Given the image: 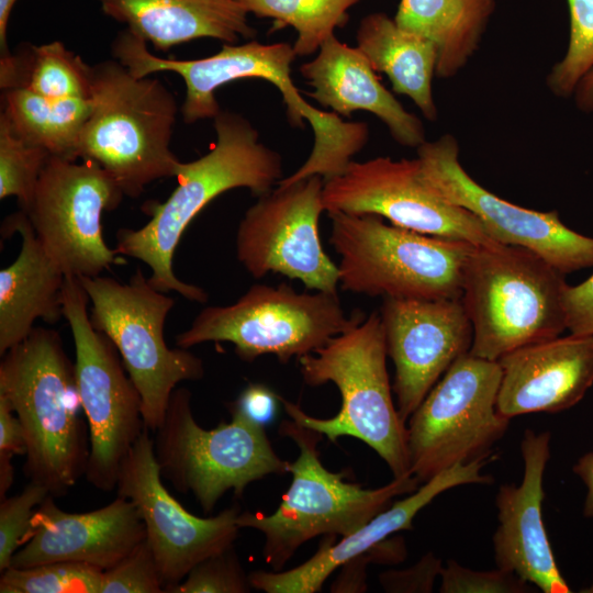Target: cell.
<instances>
[{"mask_svg": "<svg viewBox=\"0 0 593 593\" xmlns=\"http://www.w3.org/2000/svg\"><path fill=\"white\" fill-rule=\"evenodd\" d=\"M213 121V146L195 160L181 161L176 176L178 184L169 198L146 205L150 220L137 230L121 228L116 233L118 254L146 264L154 288L199 303L208 301V293L180 280L172 267L184 230L220 194L246 188L260 197L282 179L280 154L259 141L258 131L246 118L221 110Z\"/></svg>", "mask_w": 593, "mask_h": 593, "instance_id": "obj_1", "label": "cell"}, {"mask_svg": "<svg viewBox=\"0 0 593 593\" xmlns=\"http://www.w3.org/2000/svg\"><path fill=\"white\" fill-rule=\"evenodd\" d=\"M1 357L0 395L23 427L25 474L53 496L65 495L85 475L89 458L75 363L59 333L42 326Z\"/></svg>", "mask_w": 593, "mask_h": 593, "instance_id": "obj_2", "label": "cell"}, {"mask_svg": "<svg viewBox=\"0 0 593 593\" xmlns=\"http://www.w3.org/2000/svg\"><path fill=\"white\" fill-rule=\"evenodd\" d=\"M296 57L289 43L262 44L253 40L240 45L224 43L219 53L200 59H165L152 55L147 69L153 74L172 71L183 79L186 98L181 113L187 123L214 119L221 112L215 96L221 86L244 78L269 81L282 94L290 124L303 128L306 121L314 136L306 160L277 186L314 175L325 181L344 171L365 147L369 127L365 122L345 121L334 112L318 110L307 103L291 77V65Z\"/></svg>", "mask_w": 593, "mask_h": 593, "instance_id": "obj_3", "label": "cell"}, {"mask_svg": "<svg viewBox=\"0 0 593 593\" xmlns=\"http://www.w3.org/2000/svg\"><path fill=\"white\" fill-rule=\"evenodd\" d=\"M90 113L78 159L99 165L124 195L176 177L181 161L170 149L177 115L172 92L159 80L136 77L116 59L91 66Z\"/></svg>", "mask_w": 593, "mask_h": 593, "instance_id": "obj_4", "label": "cell"}, {"mask_svg": "<svg viewBox=\"0 0 593 593\" xmlns=\"http://www.w3.org/2000/svg\"><path fill=\"white\" fill-rule=\"evenodd\" d=\"M387 356L380 313L374 311L315 353L299 358L305 384L332 382L339 390L342 405L335 416L317 418L283 398L281 403L291 419L331 441L342 436L363 441L387 463L393 478H404L412 475L407 426L393 403Z\"/></svg>", "mask_w": 593, "mask_h": 593, "instance_id": "obj_5", "label": "cell"}, {"mask_svg": "<svg viewBox=\"0 0 593 593\" xmlns=\"http://www.w3.org/2000/svg\"><path fill=\"white\" fill-rule=\"evenodd\" d=\"M564 273L518 246L475 245L468 257L461 302L472 325L470 354L497 361L519 347L567 329Z\"/></svg>", "mask_w": 593, "mask_h": 593, "instance_id": "obj_6", "label": "cell"}, {"mask_svg": "<svg viewBox=\"0 0 593 593\" xmlns=\"http://www.w3.org/2000/svg\"><path fill=\"white\" fill-rule=\"evenodd\" d=\"M280 435L290 438L299 448L295 461L290 462V488L277 510L265 515L240 512L239 528H253L265 536L262 555L275 571H280L296 550L317 536L345 537L387 508L391 501L418 488L414 475L393 478L377 489H363L344 480V473L327 470L317 445L323 435L293 419H284Z\"/></svg>", "mask_w": 593, "mask_h": 593, "instance_id": "obj_7", "label": "cell"}, {"mask_svg": "<svg viewBox=\"0 0 593 593\" xmlns=\"http://www.w3.org/2000/svg\"><path fill=\"white\" fill-rule=\"evenodd\" d=\"M339 288L369 296L460 299L475 245L387 224L372 214L328 213Z\"/></svg>", "mask_w": 593, "mask_h": 593, "instance_id": "obj_8", "label": "cell"}, {"mask_svg": "<svg viewBox=\"0 0 593 593\" xmlns=\"http://www.w3.org/2000/svg\"><path fill=\"white\" fill-rule=\"evenodd\" d=\"M191 392L176 388L163 423L155 432L154 451L161 477L181 493H190L211 513L228 491L240 497L254 481L289 473L265 426L227 404L228 423L206 429L193 416Z\"/></svg>", "mask_w": 593, "mask_h": 593, "instance_id": "obj_9", "label": "cell"}, {"mask_svg": "<svg viewBox=\"0 0 593 593\" xmlns=\"http://www.w3.org/2000/svg\"><path fill=\"white\" fill-rule=\"evenodd\" d=\"M365 318L359 310L346 315L337 294L296 292L286 282L254 284L232 304L202 309L176 345L230 343L244 361L270 354L286 363L315 353Z\"/></svg>", "mask_w": 593, "mask_h": 593, "instance_id": "obj_10", "label": "cell"}, {"mask_svg": "<svg viewBox=\"0 0 593 593\" xmlns=\"http://www.w3.org/2000/svg\"><path fill=\"white\" fill-rule=\"evenodd\" d=\"M78 279L89 295L91 324L116 347L142 398L145 427L155 433L177 385L204 376L201 358L166 344L164 327L175 300L154 288L139 267L127 283L102 276Z\"/></svg>", "mask_w": 593, "mask_h": 593, "instance_id": "obj_11", "label": "cell"}, {"mask_svg": "<svg viewBox=\"0 0 593 593\" xmlns=\"http://www.w3.org/2000/svg\"><path fill=\"white\" fill-rule=\"evenodd\" d=\"M89 295L66 276L63 311L75 345L76 385L89 434L87 481L102 492L115 489L121 463L146 429L142 398L107 335L90 321Z\"/></svg>", "mask_w": 593, "mask_h": 593, "instance_id": "obj_12", "label": "cell"}, {"mask_svg": "<svg viewBox=\"0 0 593 593\" xmlns=\"http://www.w3.org/2000/svg\"><path fill=\"white\" fill-rule=\"evenodd\" d=\"M497 361L458 358L409 418L410 469L419 483L459 463L488 459L510 419L496 410Z\"/></svg>", "mask_w": 593, "mask_h": 593, "instance_id": "obj_13", "label": "cell"}, {"mask_svg": "<svg viewBox=\"0 0 593 593\" xmlns=\"http://www.w3.org/2000/svg\"><path fill=\"white\" fill-rule=\"evenodd\" d=\"M123 192L96 163L49 156L25 210L46 254L66 275L97 277L118 261L103 237L102 214Z\"/></svg>", "mask_w": 593, "mask_h": 593, "instance_id": "obj_14", "label": "cell"}, {"mask_svg": "<svg viewBox=\"0 0 593 593\" xmlns=\"http://www.w3.org/2000/svg\"><path fill=\"white\" fill-rule=\"evenodd\" d=\"M324 179L314 175L277 186L258 197L236 233V257L255 279L269 272L301 281L307 289L337 294L338 266L325 253L318 234L324 210Z\"/></svg>", "mask_w": 593, "mask_h": 593, "instance_id": "obj_15", "label": "cell"}, {"mask_svg": "<svg viewBox=\"0 0 593 593\" xmlns=\"http://www.w3.org/2000/svg\"><path fill=\"white\" fill-rule=\"evenodd\" d=\"M322 201L327 213L372 214L432 236L473 245L496 243L474 215L429 184L417 157L351 160L344 171L324 181Z\"/></svg>", "mask_w": 593, "mask_h": 593, "instance_id": "obj_16", "label": "cell"}, {"mask_svg": "<svg viewBox=\"0 0 593 593\" xmlns=\"http://www.w3.org/2000/svg\"><path fill=\"white\" fill-rule=\"evenodd\" d=\"M417 159L429 184L474 215L496 243L526 248L564 275L593 266V237L568 227L557 211L529 210L480 186L462 168L454 136L424 142L417 147Z\"/></svg>", "mask_w": 593, "mask_h": 593, "instance_id": "obj_17", "label": "cell"}, {"mask_svg": "<svg viewBox=\"0 0 593 593\" xmlns=\"http://www.w3.org/2000/svg\"><path fill=\"white\" fill-rule=\"evenodd\" d=\"M161 478L146 428L122 461L115 489L135 505L165 592H171L199 562L234 546L242 511L235 505L215 516H195L170 494Z\"/></svg>", "mask_w": 593, "mask_h": 593, "instance_id": "obj_18", "label": "cell"}, {"mask_svg": "<svg viewBox=\"0 0 593 593\" xmlns=\"http://www.w3.org/2000/svg\"><path fill=\"white\" fill-rule=\"evenodd\" d=\"M379 313L395 368L396 409L406 423L449 367L470 351L472 325L461 299L383 298Z\"/></svg>", "mask_w": 593, "mask_h": 593, "instance_id": "obj_19", "label": "cell"}, {"mask_svg": "<svg viewBox=\"0 0 593 593\" xmlns=\"http://www.w3.org/2000/svg\"><path fill=\"white\" fill-rule=\"evenodd\" d=\"M54 497L49 494L36 508L10 567L72 561L104 571L146 537L139 514L126 497L116 495L108 505L85 513L66 512Z\"/></svg>", "mask_w": 593, "mask_h": 593, "instance_id": "obj_20", "label": "cell"}, {"mask_svg": "<svg viewBox=\"0 0 593 593\" xmlns=\"http://www.w3.org/2000/svg\"><path fill=\"white\" fill-rule=\"evenodd\" d=\"M549 444V432L525 429L521 443L523 479L519 485L502 484L499 489V525L492 541L497 568L545 593H569L571 589L557 566L542 518Z\"/></svg>", "mask_w": 593, "mask_h": 593, "instance_id": "obj_21", "label": "cell"}, {"mask_svg": "<svg viewBox=\"0 0 593 593\" xmlns=\"http://www.w3.org/2000/svg\"><path fill=\"white\" fill-rule=\"evenodd\" d=\"M488 459L456 465L422 483L403 500L394 502L353 534L326 536L306 561L287 571L257 570L248 574L251 589L267 593H315L327 578L350 559L373 549L393 534L411 529L415 516L449 489L463 484H489L493 479L482 469Z\"/></svg>", "mask_w": 593, "mask_h": 593, "instance_id": "obj_22", "label": "cell"}, {"mask_svg": "<svg viewBox=\"0 0 593 593\" xmlns=\"http://www.w3.org/2000/svg\"><path fill=\"white\" fill-rule=\"evenodd\" d=\"M497 362L502 377L496 410L502 416L561 412L578 404L593 384V335L533 343Z\"/></svg>", "mask_w": 593, "mask_h": 593, "instance_id": "obj_23", "label": "cell"}, {"mask_svg": "<svg viewBox=\"0 0 593 593\" xmlns=\"http://www.w3.org/2000/svg\"><path fill=\"white\" fill-rule=\"evenodd\" d=\"M300 74L312 87L306 94L332 112L350 118L355 111H367L387 125L400 145L417 148L426 142L422 121L381 83L358 47L333 35L315 58L300 66Z\"/></svg>", "mask_w": 593, "mask_h": 593, "instance_id": "obj_24", "label": "cell"}, {"mask_svg": "<svg viewBox=\"0 0 593 593\" xmlns=\"http://www.w3.org/2000/svg\"><path fill=\"white\" fill-rule=\"evenodd\" d=\"M21 237L15 260L0 270V355L24 340L36 320L56 324L63 316L66 275L46 254L25 212L8 216L1 234Z\"/></svg>", "mask_w": 593, "mask_h": 593, "instance_id": "obj_25", "label": "cell"}, {"mask_svg": "<svg viewBox=\"0 0 593 593\" xmlns=\"http://www.w3.org/2000/svg\"><path fill=\"white\" fill-rule=\"evenodd\" d=\"M98 1L103 13L159 51L203 37L236 44L256 35L239 0Z\"/></svg>", "mask_w": 593, "mask_h": 593, "instance_id": "obj_26", "label": "cell"}, {"mask_svg": "<svg viewBox=\"0 0 593 593\" xmlns=\"http://www.w3.org/2000/svg\"><path fill=\"white\" fill-rule=\"evenodd\" d=\"M356 42L372 68L388 76L393 92L409 97L427 120H436L432 82L437 52L430 41L373 12L360 20Z\"/></svg>", "mask_w": 593, "mask_h": 593, "instance_id": "obj_27", "label": "cell"}, {"mask_svg": "<svg viewBox=\"0 0 593 593\" xmlns=\"http://www.w3.org/2000/svg\"><path fill=\"white\" fill-rule=\"evenodd\" d=\"M494 8L495 0H400L394 21L435 45L436 76L450 78L477 51Z\"/></svg>", "mask_w": 593, "mask_h": 593, "instance_id": "obj_28", "label": "cell"}, {"mask_svg": "<svg viewBox=\"0 0 593 593\" xmlns=\"http://www.w3.org/2000/svg\"><path fill=\"white\" fill-rule=\"evenodd\" d=\"M3 91V110L11 127L22 139L45 149L51 156L78 160L90 99H51L24 88Z\"/></svg>", "mask_w": 593, "mask_h": 593, "instance_id": "obj_29", "label": "cell"}, {"mask_svg": "<svg viewBox=\"0 0 593 593\" xmlns=\"http://www.w3.org/2000/svg\"><path fill=\"white\" fill-rule=\"evenodd\" d=\"M26 57L24 63L10 55L1 57L2 90L24 87L51 99H89L91 66L61 42L31 46Z\"/></svg>", "mask_w": 593, "mask_h": 593, "instance_id": "obj_30", "label": "cell"}, {"mask_svg": "<svg viewBox=\"0 0 593 593\" xmlns=\"http://www.w3.org/2000/svg\"><path fill=\"white\" fill-rule=\"evenodd\" d=\"M361 0H239L247 13L273 20V30L292 26L296 56H309L349 20L348 11Z\"/></svg>", "mask_w": 593, "mask_h": 593, "instance_id": "obj_31", "label": "cell"}, {"mask_svg": "<svg viewBox=\"0 0 593 593\" xmlns=\"http://www.w3.org/2000/svg\"><path fill=\"white\" fill-rule=\"evenodd\" d=\"M103 570L80 562L56 561L27 568L9 567L1 593H100Z\"/></svg>", "mask_w": 593, "mask_h": 593, "instance_id": "obj_32", "label": "cell"}, {"mask_svg": "<svg viewBox=\"0 0 593 593\" xmlns=\"http://www.w3.org/2000/svg\"><path fill=\"white\" fill-rule=\"evenodd\" d=\"M51 155L22 139L7 116L0 115V199L15 197L25 210Z\"/></svg>", "mask_w": 593, "mask_h": 593, "instance_id": "obj_33", "label": "cell"}, {"mask_svg": "<svg viewBox=\"0 0 593 593\" xmlns=\"http://www.w3.org/2000/svg\"><path fill=\"white\" fill-rule=\"evenodd\" d=\"M570 37L567 53L547 77V85L559 97L572 94L582 77L593 68V0H567Z\"/></svg>", "mask_w": 593, "mask_h": 593, "instance_id": "obj_34", "label": "cell"}, {"mask_svg": "<svg viewBox=\"0 0 593 593\" xmlns=\"http://www.w3.org/2000/svg\"><path fill=\"white\" fill-rule=\"evenodd\" d=\"M250 589L248 574L231 546L194 566L170 593H246Z\"/></svg>", "mask_w": 593, "mask_h": 593, "instance_id": "obj_35", "label": "cell"}, {"mask_svg": "<svg viewBox=\"0 0 593 593\" xmlns=\"http://www.w3.org/2000/svg\"><path fill=\"white\" fill-rule=\"evenodd\" d=\"M48 490L33 481L16 495L0 502V571L11 566V560L22 546L32 517L38 505L49 495ZM52 495V494H51Z\"/></svg>", "mask_w": 593, "mask_h": 593, "instance_id": "obj_36", "label": "cell"}, {"mask_svg": "<svg viewBox=\"0 0 593 593\" xmlns=\"http://www.w3.org/2000/svg\"><path fill=\"white\" fill-rule=\"evenodd\" d=\"M165 585L147 540L102 573L100 593H163Z\"/></svg>", "mask_w": 593, "mask_h": 593, "instance_id": "obj_37", "label": "cell"}, {"mask_svg": "<svg viewBox=\"0 0 593 593\" xmlns=\"http://www.w3.org/2000/svg\"><path fill=\"white\" fill-rule=\"evenodd\" d=\"M441 593H528L530 584L515 573L497 568L477 571L448 561L440 572Z\"/></svg>", "mask_w": 593, "mask_h": 593, "instance_id": "obj_38", "label": "cell"}, {"mask_svg": "<svg viewBox=\"0 0 593 593\" xmlns=\"http://www.w3.org/2000/svg\"><path fill=\"white\" fill-rule=\"evenodd\" d=\"M441 569V560L428 552L411 568L381 573L379 581L387 592L428 593L433 591L435 580L438 575L440 577Z\"/></svg>", "mask_w": 593, "mask_h": 593, "instance_id": "obj_39", "label": "cell"}, {"mask_svg": "<svg viewBox=\"0 0 593 593\" xmlns=\"http://www.w3.org/2000/svg\"><path fill=\"white\" fill-rule=\"evenodd\" d=\"M563 306L570 334L593 335V273L578 286H566Z\"/></svg>", "mask_w": 593, "mask_h": 593, "instance_id": "obj_40", "label": "cell"}, {"mask_svg": "<svg viewBox=\"0 0 593 593\" xmlns=\"http://www.w3.org/2000/svg\"><path fill=\"white\" fill-rule=\"evenodd\" d=\"M230 404L255 423L266 426L276 418L281 396L264 383H249Z\"/></svg>", "mask_w": 593, "mask_h": 593, "instance_id": "obj_41", "label": "cell"}, {"mask_svg": "<svg viewBox=\"0 0 593 593\" xmlns=\"http://www.w3.org/2000/svg\"><path fill=\"white\" fill-rule=\"evenodd\" d=\"M0 452L26 455V441L20 419L8 400L0 395Z\"/></svg>", "mask_w": 593, "mask_h": 593, "instance_id": "obj_42", "label": "cell"}, {"mask_svg": "<svg viewBox=\"0 0 593 593\" xmlns=\"http://www.w3.org/2000/svg\"><path fill=\"white\" fill-rule=\"evenodd\" d=\"M572 470L586 488L583 514L588 518H593V452L581 456Z\"/></svg>", "mask_w": 593, "mask_h": 593, "instance_id": "obj_43", "label": "cell"}, {"mask_svg": "<svg viewBox=\"0 0 593 593\" xmlns=\"http://www.w3.org/2000/svg\"><path fill=\"white\" fill-rule=\"evenodd\" d=\"M574 92L578 108L585 112L593 111V68L582 77Z\"/></svg>", "mask_w": 593, "mask_h": 593, "instance_id": "obj_44", "label": "cell"}, {"mask_svg": "<svg viewBox=\"0 0 593 593\" xmlns=\"http://www.w3.org/2000/svg\"><path fill=\"white\" fill-rule=\"evenodd\" d=\"M11 454L0 452V500L7 497V492L11 488L14 479Z\"/></svg>", "mask_w": 593, "mask_h": 593, "instance_id": "obj_45", "label": "cell"}, {"mask_svg": "<svg viewBox=\"0 0 593 593\" xmlns=\"http://www.w3.org/2000/svg\"><path fill=\"white\" fill-rule=\"evenodd\" d=\"M16 0H0V47L1 57L9 56L7 45V29L11 10Z\"/></svg>", "mask_w": 593, "mask_h": 593, "instance_id": "obj_46", "label": "cell"}, {"mask_svg": "<svg viewBox=\"0 0 593 593\" xmlns=\"http://www.w3.org/2000/svg\"><path fill=\"white\" fill-rule=\"evenodd\" d=\"M585 592H593V582H592L591 586L588 590H585Z\"/></svg>", "mask_w": 593, "mask_h": 593, "instance_id": "obj_47", "label": "cell"}]
</instances>
